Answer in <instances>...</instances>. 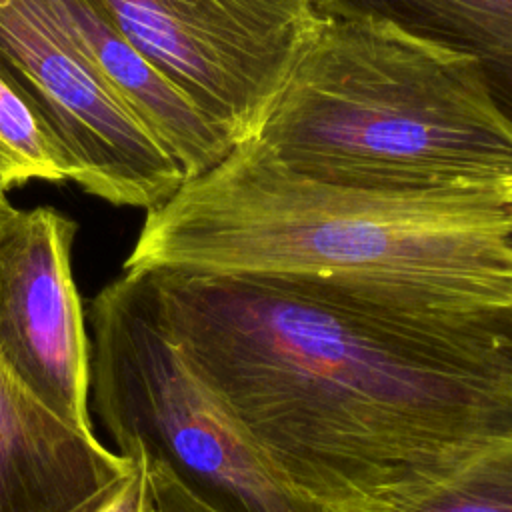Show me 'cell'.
<instances>
[{"label": "cell", "instance_id": "13", "mask_svg": "<svg viewBox=\"0 0 512 512\" xmlns=\"http://www.w3.org/2000/svg\"><path fill=\"white\" fill-rule=\"evenodd\" d=\"M72 512H156L144 468L134 462L132 470L112 482Z\"/></svg>", "mask_w": 512, "mask_h": 512}, {"label": "cell", "instance_id": "10", "mask_svg": "<svg viewBox=\"0 0 512 512\" xmlns=\"http://www.w3.org/2000/svg\"><path fill=\"white\" fill-rule=\"evenodd\" d=\"M320 16L376 18L470 56L512 122V0H314Z\"/></svg>", "mask_w": 512, "mask_h": 512}, {"label": "cell", "instance_id": "2", "mask_svg": "<svg viewBox=\"0 0 512 512\" xmlns=\"http://www.w3.org/2000/svg\"><path fill=\"white\" fill-rule=\"evenodd\" d=\"M312 276L512 306V188L382 192L288 170L252 138L146 210L124 270Z\"/></svg>", "mask_w": 512, "mask_h": 512}, {"label": "cell", "instance_id": "12", "mask_svg": "<svg viewBox=\"0 0 512 512\" xmlns=\"http://www.w3.org/2000/svg\"><path fill=\"white\" fill-rule=\"evenodd\" d=\"M30 180L64 182L66 174L34 104L0 66V188Z\"/></svg>", "mask_w": 512, "mask_h": 512}, {"label": "cell", "instance_id": "5", "mask_svg": "<svg viewBox=\"0 0 512 512\" xmlns=\"http://www.w3.org/2000/svg\"><path fill=\"white\" fill-rule=\"evenodd\" d=\"M232 144L252 138L320 22L314 0H96Z\"/></svg>", "mask_w": 512, "mask_h": 512}, {"label": "cell", "instance_id": "14", "mask_svg": "<svg viewBox=\"0 0 512 512\" xmlns=\"http://www.w3.org/2000/svg\"><path fill=\"white\" fill-rule=\"evenodd\" d=\"M6 200H8V198H6V192L0 188V204H2V202H6Z\"/></svg>", "mask_w": 512, "mask_h": 512}, {"label": "cell", "instance_id": "11", "mask_svg": "<svg viewBox=\"0 0 512 512\" xmlns=\"http://www.w3.org/2000/svg\"><path fill=\"white\" fill-rule=\"evenodd\" d=\"M394 512H512V430Z\"/></svg>", "mask_w": 512, "mask_h": 512}, {"label": "cell", "instance_id": "7", "mask_svg": "<svg viewBox=\"0 0 512 512\" xmlns=\"http://www.w3.org/2000/svg\"><path fill=\"white\" fill-rule=\"evenodd\" d=\"M78 224L50 206L0 204V364L74 430L90 418V336L72 276Z\"/></svg>", "mask_w": 512, "mask_h": 512}, {"label": "cell", "instance_id": "8", "mask_svg": "<svg viewBox=\"0 0 512 512\" xmlns=\"http://www.w3.org/2000/svg\"><path fill=\"white\" fill-rule=\"evenodd\" d=\"M132 466L52 414L0 364V512H72Z\"/></svg>", "mask_w": 512, "mask_h": 512}, {"label": "cell", "instance_id": "3", "mask_svg": "<svg viewBox=\"0 0 512 512\" xmlns=\"http://www.w3.org/2000/svg\"><path fill=\"white\" fill-rule=\"evenodd\" d=\"M252 140L338 186L512 188V122L476 62L376 18L322 16Z\"/></svg>", "mask_w": 512, "mask_h": 512}, {"label": "cell", "instance_id": "6", "mask_svg": "<svg viewBox=\"0 0 512 512\" xmlns=\"http://www.w3.org/2000/svg\"><path fill=\"white\" fill-rule=\"evenodd\" d=\"M0 66L34 104L66 180L88 194L150 210L186 180L44 0H0Z\"/></svg>", "mask_w": 512, "mask_h": 512}, {"label": "cell", "instance_id": "1", "mask_svg": "<svg viewBox=\"0 0 512 512\" xmlns=\"http://www.w3.org/2000/svg\"><path fill=\"white\" fill-rule=\"evenodd\" d=\"M126 272L318 512H394L512 430V306L312 276Z\"/></svg>", "mask_w": 512, "mask_h": 512}, {"label": "cell", "instance_id": "4", "mask_svg": "<svg viewBox=\"0 0 512 512\" xmlns=\"http://www.w3.org/2000/svg\"><path fill=\"white\" fill-rule=\"evenodd\" d=\"M90 392L156 512H318L194 374L124 270L88 304Z\"/></svg>", "mask_w": 512, "mask_h": 512}, {"label": "cell", "instance_id": "9", "mask_svg": "<svg viewBox=\"0 0 512 512\" xmlns=\"http://www.w3.org/2000/svg\"><path fill=\"white\" fill-rule=\"evenodd\" d=\"M44 4L114 94L180 164L186 178L208 170L234 148L232 140L122 34L96 0Z\"/></svg>", "mask_w": 512, "mask_h": 512}]
</instances>
